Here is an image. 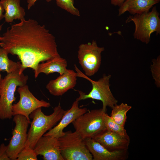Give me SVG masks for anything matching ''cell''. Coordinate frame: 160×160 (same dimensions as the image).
Returning a JSON list of instances; mask_svg holds the SVG:
<instances>
[{
	"instance_id": "cell-25",
	"label": "cell",
	"mask_w": 160,
	"mask_h": 160,
	"mask_svg": "<svg viewBox=\"0 0 160 160\" xmlns=\"http://www.w3.org/2000/svg\"><path fill=\"white\" fill-rule=\"evenodd\" d=\"M7 146H5L4 143L0 145V160H10L7 151Z\"/></svg>"
},
{
	"instance_id": "cell-8",
	"label": "cell",
	"mask_w": 160,
	"mask_h": 160,
	"mask_svg": "<svg viewBox=\"0 0 160 160\" xmlns=\"http://www.w3.org/2000/svg\"><path fill=\"white\" fill-rule=\"evenodd\" d=\"M104 50V47H98L94 40L79 46L78 58L86 76H92L98 71L101 64V53Z\"/></svg>"
},
{
	"instance_id": "cell-30",
	"label": "cell",
	"mask_w": 160,
	"mask_h": 160,
	"mask_svg": "<svg viewBox=\"0 0 160 160\" xmlns=\"http://www.w3.org/2000/svg\"><path fill=\"white\" fill-rule=\"evenodd\" d=\"M1 37L0 36V40H1Z\"/></svg>"
},
{
	"instance_id": "cell-14",
	"label": "cell",
	"mask_w": 160,
	"mask_h": 160,
	"mask_svg": "<svg viewBox=\"0 0 160 160\" xmlns=\"http://www.w3.org/2000/svg\"><path fill=\"white\" fill-rule=\"evenodd\" d=\"M94 160H122L126 159L127 150L111 151L92 138L84 140Z\"/></svg>"
},
{
	"instance_id": "cell-10",
	"label": "cell",
	"mask_w": 160,
	"mask_h": 160,
	"mask_svg": "<svg viewBox=\"0 0 160 160\" xmlns=\"http://www.w3.org/2000/svg\"><path fill=\"white\" fill-rule=\"evenodd\" d=\"M17 91L20 95V99L18 102L12 105L13 116H23L31 123L29 115L32 112L39 108H48L50 106L49 103L36 98L29 90L26 84L19 86Z\"/></svg>"
},
{
	"instance_id": "cell-1",
	"label": "cell",
	"mask_w": 160,
	"mask_h": 160,
	"mask_svg": "<svg viewBox=\"0 0 160 160\" xmlns=\"http://www.w3.org/2000/svg\"><path fill=\"white\" fill-rule=\"evenodd\" d=\"M8 27L0 40L1 47L9 54L16 55L21 63V73L26 68L35 72L38 66L60 55L54 36L44 25L24 18Z\"/></svg>"
},
{
	"instance_id": "cell-7",
	"label": "cell",
	"mask_w": 160,
	"mask_h": 160,
	"mask_svg": "<svg viewBox=\"0 0 160 160\" xmlns=\"http://www.w3.org/2000/svg\"><path fill=\"white\" fill-rule=\"evenodd\" d=\"M105 113L102 108L87 111L72 123L83 139L93 138L105 129L104 122Z\"/></svg>"
},
{
	"instance_id": "cell-3",
	"label": "cell",
	"mask_w": 160,
	"mask_h": 160,
	"mask_svg": "<svg viewBox=\"0 0 160 160\" xmlns=\"http://www.w3.org/2000/svg\"><path fill=\"white\" fill-rule=\"evenodd\" d=\"M20 68L7 73L0 81V119H10L12 115L13 103L16 100L15 94L17 87L26 84L27 75L21 73Z\"/></svg>"
},
{
	"instance_id": "cell-29",
	"label": "cell",
	"mask_w": 160,
	"mask_h": 160,
	"mask_svg": "<svg viewBox=\"0 0 160 160\" xmlns=\"http://www.w3.org/2000/svg\"><path fill=\"white\" fill-rule=\"evenodd\" d=\"M1 79H1V74L0 71V81H1Z\"/></svg>"
},
{
	"instance_id": "cell-26",
	"label": "cell",
	"mask_w": 160,
	"mask_h": 160,
	"mask_svg": "<svg viewBox=\"0 0 160 160\" xmlns=\"http://www.w3.org/2000/svg\"><path fill=\"white\" fill-rule=\"evenodd\" d=\"M111 4L120 7L126 0H110Z\"/></svg>"
},
{
	"instance_id": "cell-5",
	"label": "cell",
	"mask_w": 160,
	"mask_h": 160,
	"mask_svg": "<svg viewBox=\"0 0 160 160\" xmlns=\"http://www.w3.org/2000/svg\"><path fill=\"white\" fill-rule=\"evenodd\" d=\"M159 14L156 7L152 10L140 14L129 16L126 20V23L132 21L135 25L134 38L145 44L150 41L151 34L156 32L160 33Z\"/></svg>"
},
{
	"instance_id": "cell-15",
	"label": "cell",
	"mask_w": 160,
	"mask_h": 160,
	"mask_svg": "<svg viewBox=\"0 0 160 160\" xmlns=\"http://www.w3.org/2000/svg\"><path fill=\"white\" fill-rule=\"evenodd\" d=\"M93 139L111 151L127 150L129 137L123 136L105 129Z\"/></svg>"
},
{
	"instance_id": "cell-19",
	"label": "cell",
	"mask_w": 160,
	"mask_h": 160,
	"mask_svg": "<svg viewBox=\"0 0 160 160\" xmlns=\"http://www.w3.org/2000/svg\"><path fill=\"white\" fill-rule=\"evenodd\" d=\"M132 108L126 103L116 104L112 108L111 117L118 124L124 127L127 119V113Z\"/></svg>"
},
{
	"instance_id": "cell-20",
	"label": "cell",
	"mask_w": 160,
	"mask_h": 160,
	"mask_svg": "<svg viewBox=\"0 0 160 160\" xmlns=\"http://www.w3.org/2000/svg\"><path fill=\"white\" fill-rule=\"evenodd\" d=\"M9 53L4 48L0 47V71H6L7 73L20 68V62H15L8 57Z\"/></svg>"
},
{
	"instance_id": "cell-16",
	"label": "cell",
	"mask_w": 160,
	"mask_h": 160,
	"mask_svg": "<svg viewBox=\"0 0 160 160\" xmlns=\"http://www.w3.org/2000/svg\"><path fill=\"white\" fill-rule=\"evenodd\" d=\"M160 0H126L120 7L118 15L128 11L133 15L149 11Z\"/></svg>"
},
{
	"instance_id": "cell-13",
	"label": "cell",
	"mask_w": 160,
	"mask_h": 160,
	"mask_svg": "<svg viewBox=\"0 0 160 160\" xmlns=\"http://www.w3.org/2000/svg\"><path fill=\"white\" fill-rule=\"evenodd\" d=\"M79 105V101L76 100L73 103L71 107L65 111L59 123L43 136H50L58 138L63 135L65 133L63 131L64 129L88 111L87 108H80Z\"/></svg>"
},
{
	"instance_id": "cell-22",
	"label": "cell",
	"mask_w": 160,
	"mask_h": 160,
	"mask_svg": "<svg viewBox=\"0 0 160 160\" xmlns=\"http://www.w3.org/2000/svg\"><path fill=\"white\" fill-rule=\"evenodd\" d=\"M57 5L61 8L65 10L70 14L79 16V10L74 6V0H56Z\"/></svg>"
},
{
	"instance_id": "cell-27",
	"label": "cell",
	"mask_w": 160,
	"mask_h": 160,
	"mask_svg": "<svg viewBox=\"0 0 160 160\" xmlns=\"http://www.w3.org/2000/svg\"><path fill=\"white\" fill-rule=\"evenodd\" d=\"M37 0H27V2L28 3L27 8L28 9H30L31 7L34 5L35 2ZM48 2H50L52 0H45Z\"/></svg>"
},
{
	"instance_id": "cell-11",
	"label": "cell",
	"mask_w": 160,
	"mask_h": 160,
	"mask_svg": "<svg viewBox=\"0 0 160 160\" xmlns=\"http://www.w3.org/2000/svg\"><path fill=\"white\" fill-rule=\"evenodd\" d=\"M33 150L44 160H64L60 152L58 139L55 137L43 136L36 142Z\"/></svg>"
},
{
	"instance_id": "cell-6",
	"label": "cell",
	"mask_w": 160,
	"mask_h": 160,
	"mask_svg": "<svg viewBox=\"0 0 160 160\" xmlns=\"http://www.w3.org/2000/svg\"><path fill=\"white\" fill-rule=\"evenodd\" d=\"M60 153L64 160H92V154L80 135L69 131L58 138Z\"/></svg>"
},
{
	"instance_id": "cell-24",
	"label": "cell",
	"mask_w": 160,
	"mask_h": 160,
	"mask_svg": "<svg viewBox=\"0 0 160 160\" xmlns=\"http://www.w3.org/2000/svg\"><path fill=\"white\" fill-rule=\"evenodd\" d=\"M37 155L33 149L25 147L18 154L17 160H36Z\"/></svg>"
},
{
	"instance_id": "cell-23",
	"label": "cell",
	"mask_w": 160,
	"mask_h": 160,
	"mask_svg": "<svg viewBox=\"0 0 160 160\" xmlns=\"http://www.w3.org/2000/svg\"><path fill=\"white\" fill-rule=\"evenodd\" d=\"M152 64L151 65V71L153 77L155 80V84L157 87H160V56L156 59L152 60Z\"/></svg>"
},
{
	"instance_id": "cell-4",
	"label": "cell",
	"mask_w": 160,
	"mask_h": 160,
	"mask_svg": "<svg viewBox=\"0 0 160 160\" xmlns=\"http://www.w3.org/2000/svg\"><path fill=\"white\" fill-rule=\"evenodd\" d=\"M75 69L76 72L77 77L84 78L90 82L92 85L91 91L88 94L81 91L78 90L79 96L76 99L78 101L91 98L101 101L103 104L102 108L106 112L107 107L112 108L117 104V100L113 96L110 89V79L111 75L104 74L102 77L97 81H94L82 73L74 65Z\"/></svg>"
},
{
	"instance_id": "cell-2",
	"label": "cell",
	"mask_w": 160,
	"mask_h": 160,
	"mask_svg": "<svg viewBox=\"0 0 160 160\" xmlns=\"http://www.w3.org/2000/svg\"><path fill=\"white\" fill-rule=\"evenodd\" d=\"M65 112L59 104L54 108L53 112L49 115H46L42 112L41 108L32 112L29 117L32 121L28 132L25 147L33 149L38 140L60 121Z\"/></svg>"
},
{
	"instance_id": "cell-17",
	"label": "cell",
	"mask_w": 160,
	"mask_h": 160,
	"mask_svg": "<svg viewBox=\"0 0 160 160\" xmlns=\"http://www.w3.org/2000/svg\"><path fill=\"white\" fill-rule=\"evenodd\" d=\"M67 63L66 59L60 55L39 64L34 77L36 78L41 73L48 75L57 72L62 75L67 70Z\"/></svg>"
},
{
	"instance_id": "cell-18",
	"label": "cell",
	"mask_w": 160,
	"mask_h": 160,
	"mask_svg": "<svg viewBox=\"0 0 160 160\" xmlns=\"http://www.w3.org/2000/svg\"><path fill=\"white\" fill-rule=\"evenodd\" d=\"M20 0H1L0 3L5 13L4 18L7 23H12L14 20H21L25 15V9L20 5Z\"/></svg>"
},
{
	"instance_id": "cell-28",
	"label": "cell",
	"mask_w": 160,
	"mask_h": 160,
	"mask_svg": "<svg viewBox=\"0 0 160 160\" xmlns=\"http://www.w3.org/2000/svg\"><path fill=\"white\" fill-rule=\"evenodd\" d=\"M4 11V10L3 7L0 3V20H2L4 18V15L3 13ZM2 25H0V31L1 30Z\"/></svg>"
},
{
	"instance_id": "cell-21",
	"label": "cell",
	"mask_w": 160,
	"mask_h": 160,
	"mask_svg": "<svg viewBox=\"0 0 160 160\" xmlns=\"http://www.w3.org/2000/svg\"><path fill=\"white\" fill-rule=\"evenodd\" d=\"M104 122L106 129L120 135L128 136L124 127L116 123L107 113H105L104 115Z\"/></svg>"
},
{
	"instance_id": "cell-9",
	"label": "cell",
	"mask_w": 160,
	"mask_h": 160,
	"mask_svg": "<svg viewBox=\"0 0 160 160\" xmlns=\"http://www.w3.org/2000/svg\"><path fill=\"white\" fill-rule=\"evenodd\" d=\"M13 120L15 125L7 151L10 160H16L19 153L25 147L30 123L25 116L20 115L14 116Z\"/></svg>"
},
{
	"instance_id": "cell-12",
	"label": "cell",
	"mask_w": 160,
	"mask_h": 160,
	"mask_svg": "<svg viewBox=\"0 0 160 160\" xmlns=\"http://www.w3.org/2000/svg\"><path fill=\"white\" fill-rule=\"evenodd\" d=\"M76 72L67 69L65 73L56 79L50 81L46 88L51 94L55 96H60L68 90L73 89L76 84Z\"/></svg>"
}]
</instances>
